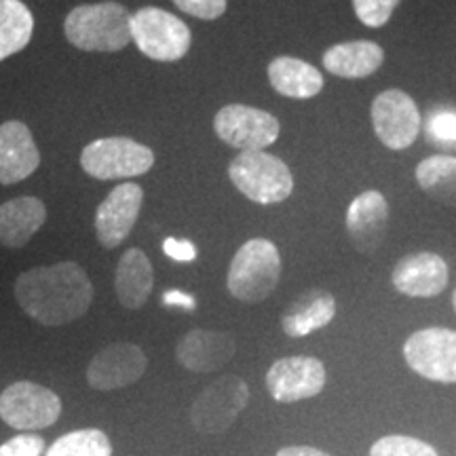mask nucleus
I'll return each mask as SVG.
<instances>
[{
    "label": "nucleus",
    "mask_w": 456,
    "mask_h": 456,
    "mask_svg": "<svg viewBox=\"0 0 456 456\" xmlns=\"http://www.w3.org/2000/svg\"><path fill=\"white\" fill-rule=\"evenodd\" d=\"M216 135L239 151H265L279 138V121L260 108L228 104L214 117Z\"/></svg>",
    "instance_id": "obj_10"
},
{
    "label": "nucleus",
    "mask_w": 456,
    "mask_h": 456,
    "mask_svg": "<svg viewBox=\"0 0 456 456\" xmlns=\"http://www.w3.org/2000/svg\"><path fill=\"white\" fill-rule=\"evenodd\" d=\"M47 205L38 197H17L0 203V245L20 249L41 231Z\"/></svg>",
    "instance_id": "obj_19"
},
{
    "label": "nucleus",
    "mask_w": 456,
    "mask_h": 456,
    "mask_svg": "<svg viewBox=\"0 0 456 456\" xmlns=\"http://www.w3.org/2000/svg\"><path fill=\"white\" fill-rule=\"evenodd\" d=\"M131 41L155 61H178L191 51L192 34L180 17L159 7H144L131 15Z\"/></svg>",
    "instance_id": "obj_5"
},
{
    "label": "nucleus",
    "mask_w": 456,
    "mask_h": 456,
    "mask_svg": "<svg viewBox=\"0 0 456 456\" xmlns=\"http://www.w3.org/2000/svg\"><path fill=\"white\" fill-rule=\"evenodd\" d=\"M155 165V152L131 138H100L81 152V167L95 180H127L144 175Z\"/></svg>",
    "instance_id": "obj_7"
},
{
    "label": "nucleus",
    "mask_w": 456,
    "mask_h": 456,
    "mask_svg": "<svg viewBox=\"0 0 456 456\" xmlns=\"http://www.w3.org/2000/svg\"><path fill=\"white\" fill-rule=\"evenodd\" d=\"M148 368L146 353L131 342H114L89 362L87 383L95 391H114L138 383Z\"/></svg>",
    "instance_id": "obj_13"
},
{
    "label": "nucleus",
    "mask_w": 456,
    "mask_h": 456,
    "mask_svg": "<svg viewBox=\"0 0 456 456\" xmlns=\"http://www.w3.org/2000/svg\"><path fill=\"white\" fill-rule=\"evenodd\" d=\"M410 370L433 383H456V330L425 328L403 345Z\"/></svg>",
    "instance_id": "obj_9"
},
{
    "label": "nucleus",
    "mask_w": 456,
    "mask_h": 456,
    "mask_svg": "<svg viewBox=\"0 0 456 456\" xmlns=\"http://www.w3.org/2000/svg\"><path fill=\"white\" fill-rule=\"evenodd\" d=\"M450 271L446 260L433 252L403 256L391 273L393 288L410 298H433L446 289Z\"/></svg>",
    "instance_id": "obj_15"
},
{
    "label": "nucleus",
    "mask_w": 456,
    "mask_h": 456,
    "mask_svg": "<svg viewBox=\"0 0 456 456\" xmlns=\"http://www.w3.org/2000/svg\"><path fill=\"white\" fill-rule=\"evenodd\" d=\"M45 456H112V444L100 429H78L57 437Z\"/></svg>",
    "instance_id": "obj_26"
},
{
    "label": "nucleus",
    "mask_w": 456,
    "mask_h": 456,
    "mask_svg": "<svg viewBox=\"0 0 456 456\" xmlns=\"http://www.w3.org/2000/svg\"><path fill=\"white\" fill-rule=\"evenodd\" d=\"M155 285V271H152L148 256L138 248H131L121 256L114 273V292L125 309L138 311L151 298Z\"/></svg>",
    "instance_id": "obj_21"
},
{
    "label": "nucleus",
    "mask_w": 456,
    "mask_h": 456,
    "mask_svg": "<svg viewBox=\"0 0 456 456\" xmlns=\"http://www.w3.org/2000/svg\"><path fill=\"white\" fill-rule=\"evenodd\" d=\"M15 300L41 326L57 328L77 322L94 302V285L77 262L34 266L15 281Z\"/></svg>",
    "instance_id": "obj_1"
},
{
    "label": "nucleus",
    "mask_w": 456,
    "mask_h": 456,
    "mask_svg": "<svg viewBox=\"0 0 456 456\" xmlns=\"http://www.w3.org/2000/svg\"><path fill=\"white\" fill-rule=\"evenodd\" d=\"M277 456H330V454L313 446H288L279 450Z\"/></svg>",
    "instance_id": "obj_33"
},
{
    "label": "nucleus",
    "mask_w": 456,
    "mask_h": 456,
    "mask_svg": "<svg viewBox=\"0 0 456 456\" xmlns=\"http://www.w3.org/2000/svg\"><path fill=\"white\" fill-rule=\"evenodd\" d=\"M427 135L436 144H452L456 146V112L440 110L436 112L427 123Z\"/></svg>",
    "instance_id": "obj_29"
},
{
    "label": "nucleus",
    "mask_w": 456,
    "mask_h": 456,
    "mask_svg": "<svg viewBox=\"0 0 456 456\" xmlns=\"http://www.w3.org/2000/svg\"><path fill=\"white\" fill-rule=\"evenodd\" d=\"M416 182L436 201L456 208V159L433 155L416 167Z\"/></svg>",
    "instance_id": "obj_25"
},
{
    "label": "nucleus",
    "mask_w": 456,
    "mask_h": 456,
    "mask_svg": "<svg viewBox=\"0 0 456 456\" xmlns=\"http://www.w3.org/2000/svg\"><path fill=\"white\" fill-rule=\"evenodd\" d=\"M248 402V383L237 374H224L195 397L191 406V423L201 436H220L235 425Z\"/></svg>",
    "instance_id": "obj_6"
},
{
    "label": "nucleus",
    "mask_w": 456,
    "mask_h": 456,
    "mask_svg": "<svg viewBox=\"0 0 456 456\" xmlns=\"http://www.w3.org/2000/svg\"><path fill=\"white\" fill-rule=\"evenodd\" d=\"M163 252L175 262H192L197 258V248L191 241H186V239H165Z\"/></svg>",
    "instance_id": "obj_32"
},
{
    "label": "nucleus",
    "mask_w": 456,
    "mask_h": 456,
    "mask_svg": "<svg viewBox=\"0 0 456 456\" xmlns=\"http://www.w3.org/2000/svg\"><path fill=\"white\" fill-rule=\"evenodd\" d=\"M452 306H454V311H456V289H454V294H452Z\"/></svg>",
    "instance_id": "obj_35"
},
{
    "label": "nucleus",
    "mask_w": 456,
    "mask_h": 456,
    "mask_svg": "<svg viewBox=\"0 0 456 456\" xmlns=\"http://www.w3.org/2000/svg\"><path fill=\"white\" fill-rule=\"evenodd\" d=\"M399 3L402 0H353V7H355V15L362 24L368 28H380L391 20Z\"/></svg>",
    "instance_id": "obj_28"
},
{
    "label": "nucleus",
    "mask_w": 456,
    "mask_h": 456,
    "mask_svg": "<svg viewBox=\"0 0 456 456\" xmlns=\"http://www.w3.org/2000/svg\"><path fill=\"white\" fill-rule=\"evenodd\" d=\"M163 302L165 305H178V306H184V309H195V300H192V296L188 294H182V292H167L163 296Z\"/></svg>",
    "instance_id": "obj_34"
},
{
    "label": "nucleus",
    "mask_w": 456,
    "mask_h": 456,
    "mask_svg": "<svg viewBox=\"0 0 456 456\" xmlns=\"http://www.w3.org/2000/svg\"><path fill=\"white\" fill-rule=\"evenodd\" d=\"M38 165L41 152L28 125L21 121L0 125V184L9 186L30 178Z\"/></svg>",
    "instance_id": "obj_18"
},
{
    "label": "nucleus",
    "mask_w": 456,
    "mask_h": 456,
    "mask_svg": "<svg viewBox=\"0 0 456 456\" xmlns=\"http://www.w3.org/2000/svg\"><path fill=\"white\" fill-rule=\"evenodd\" d=\"M376 138L391 151L412 146L420 134V112L416 102L402 89H387L372 102Z\"/></svg>",
    "instance_id": "obj_11"
},
{
    "label": "nucleus",
    "mask_w": 456,
    "mask_h": 456,
    "mask_svg": "<svg viewBox=\"0 0 456 456\" xmlns=\"http://www.w3.org/2000/svg\"><path fill=\"white\" fill-rule=\"evenodd\" d=\"M370 456H440L437 450L419 437L385 436L370 448Z\"/></svg>",
    "instance_id": "obj_27"
},
{
    "label": "nucleus",
    "mask_w": 456,
    "mask_h": 456,
    "mask_svg": "<svg viewBox=\"0 0 456 456\" xmlns=\"http://www.w3.org/2000/svg\"><path fill=\"white\" fill-rule=\"evenodd\" d=\"M279 277L281 256L277 245L269 239H249L237 249L228 269L226 285L237 300L256 305L275 292Z\"/></svg>",
    "instance_id": "obj_3"
},
{
    "label": "nucleus",
    "mask_w": 456,
    "mask_h": 456,
    "mask_svg": "<svg viewBox=\"0 0 456 456\" xmlns=\"http://www.w3.org/2000/svg\"><path fill=\"white\" fill-rule=\"evenodd\" d=\"M328 372L322 359L294 355L277 359L266 372V391L277 403H296L323 391Z\"/></svg>",
    "instance_id": "obj_12"
},
{
    "label": "nucleus",
    "mask_w": 456,
    "mask_h": 456,
    "mask_svg": "<svg viewBox=\"0 0 456 456\" xmlns=\"http://www.w3.org/2000/svg\"><path fill=\"white\" fill-rule=\"evenodd\" d=\"M228 178L243 197L260 205L281 203L292 195V171L265 151H245L228 165Z\"/></svg>",
    "instance_id": "obj_4"
},
{
    "label": "nucleus",
    "mask_w": 456,
    "mask_h": 456,
    "mask_svg": "<svg viewBox=\"0 0 456 456\" xmlns=\"http://www.w3.org/2000/svg\"><path fill=\"white\" fill-rule=\"evenodd\" d=\"M385 51L372 41L338 43L323 53V66L340 78H366L383 66Z\"/></svg>",
    "instance_id": "obj_23"
},
{
    "label": "nucleus",
    "mask_w": 456,
    "mask_h": 456,
    "mask_svg": "<svg viewBox=\"0 0 456 456\" xmlns=\"http://www.w3.org/2000/svg\"><path fill=\"white\" fill-rule=\"evenodd\" d=\"M237 353V342L231 334L214 330H191L175 346V357L191 372H216L224 368Z\"/></svg>",
    "instance_id": "obj_17"
},
{
    "label": "nucleus",
    "mask_w": 456,
    "mask_h": 456,
    "mask_svg": "<svg viewBox=\"0 0 456 456\" xmlns=\"http://www.w3.org/2000/svg\"><path fill=\"white\" fill-rule=\"evenodd\" d=\"M389 203L379 191H366L353 199L346 209V231L362 254H372L387 237Z\"/></svg>",
    "instance_id": "obj_16"
},
{
    "label": "nucleus",
    "mask_w": 456,
    "mask_h": 456,
    "mask_svg": "<svg viewBox=\"0 0 456 456\" xmlns=\"http://www.w3.org/2000/svg\"><path fill=\"white\" fill-rule=\"evenodd\" d=\"M174 3L180 11L197 17V20L212 21L224 15L228 0H174Z\"/></svg>",
    "instance_id": "obj_31"
},
{
    "label": "nucleus",
    "mask_w": 456,
    "mask_h": 456,
    "mask_svg": "<svg viewBox=\"0 0 456 456\" xmlns=\"http://www.w3.org/2000/svg\"><path fill=\"white\" fill-rule=\"evenodd\" d=\"M336 315V300L326 289H309L288 305L281 315L283 332L302 338L326 328Z\"/></svg>",
    "instance_id": "obj_20"
},
{
    "label": "nucleus",
    "mask_w": 456,
    "mask_h": 456,
    "mask_svg": "<svg viewBox=\"0 0 456 456\" xmlns=\"http://www.w3.org/2000/svg\"><path fill=\"white\" fill-rule=\"evenodd\" d=\"M142 203H144V191L135 182H123L112 188L110 195L100 203L95 212V237L102 248L114 249L129 237L140 218Z\"/></svg>",
    "instance_id": "obj_14"
},
{
    "label": "nucleus",
    "mask_w": 456,
    "mask_h": 456,
    "mask_svg": "<svg viewBox=\"0 0 456 456\" xmlns=\"http://www.w3.org/2000/svg\"><path fill=\"white\" fill-rule=\"evenodd\" d=\"M32 32V11L21 0H0V61L24 51Z\"/></svg>",
    "instance_id": "obj_24"
},
{
    "label": "nucleus",
    "mask_w": 456,
    "mask_h": 456,
    "mask_svg": "<svg viewBox=\"0 0 456 456\" xmlns=\"http://www.w3.org/2000/svg\"><path fill=\"white\" fill-rule=\"evenodd\" d=\"M60 414V395L43 385L20 380L0 393V419L17 431L47 429Z\"/></svg>",
    "instance_id": "obj_8"
},
{
    "label": "nucleus",
    "mask_w": 456,
    "mask_h": 456,
    "mask_svg": "<svg viewBox=\"0 0 456 456\" xmlns=\"http://www.w3.org/2000/svg\"><path fill=\"white\" fill-rule=\"evenodd\" d=\"M269 83L279 95L311 100L323 89V77L315 66L298 57L281 55L269 64Z\"/></svg>",
    "instance_id": "obj_22"
},
{
    "label": "nucleus",
    "mask_w": 456,
    "mask_h": 456,
    "mask_svg": "<svg viewBox=\"0 0 456 456\" xmlns=\"http://www.w3.org/2000/svg\"><path fill=\"white\" fill-rule=\"evenodd\" d=\"M45 440L37 433H20L0 446V456H41L45 452Z\"/></svg>",
    "instance_id": "obj_30"
},
{
    "label": "nucleus",
    "mask_w": 456,
    "mask_h": 456,
    "mask_svg": "<svg viewBox=\"0 0 456 456\" xmlns=\"http://www.w3.org/2000/svg\"><path fill=\"white\" fill-rule=\"evenodd\" d=\"M68 43L91 53H114L131 43V13L123 4H81L68 13L64 21Z\"/></svg>",
    "instance_id": "obj_2"
}]
</instances>
